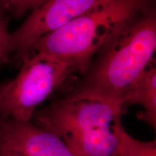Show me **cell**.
Masks as SVG:
<instances>
[{
	"label": "cell",
	"mask_w": 156,
	"mask_h": 156,
	"mask_svg": "<svg viewBox=\"0 0 156 156\" xmlns=\"http://www.w3.org/2000/svg\"><path fill=\"white\" fill-rule=\"evenodd\" d=\"M117 156H156L155 140L140 141L132 137L122 124L118 129Z\"/></svg>",
	"instance_id": "cell-8"
},
{
	"label": "cell",
	"mask_w": 156,
	"mask_h": 156,
	"mask_svg": "<svg viewBox=\"0 0 156 156\" xmlns=\"http://www.w3.org/2000/svg\"><path fill=\"white\" fill-rule=\"evenodd\" d=\"M0 156H23L0 141Z\"/></svg>",
	"instance_id": "cell-11"
},
{
	"label": "cell",
	"mask_w": 156,
	"mask_h": 156,
	"mask_svg": "<svg viewBox=\"0 0 156 156\" xmlns=\"http://www.w3.org/2000/svg\"><path fill=\"white\" fill-rule=\"evenodd\" d=\"M3 85H4V83H0V90H1V89H2V87Z\"/></svg>",
	"instance_id": "cell-12"
},
{
	"label": "cell",
	"mask_w": 156,
	"mask_h": 156,
	"mask_svg": "<svg viewBox=\"0 0 156 156\" xmlns=\"http://www.w3.org/2000/svg\"><path fill=\"white\" fill-rule=\"evenodd\" d=\"M110 0H46L15 32L11 33L15 52L24 60L41 38Z\"/></svg>",
	"instance_id": "cell-5"
},
{
	"label": "cell",
	"mask_w": 156,
	"mask_h": 156,
	"mask_svg": "<svg viewBox=\"0 0 156 156\" xmlns=\"http://www.w3.org/2000/svg\"><path fill=\"white\" fill-rule=\"evenodd\" d=\"M23 61L17 77L4 83L0 90V119L30 122L38 107L74 71L67 64L41 52Z\"/></svg>",
	"instance_id": "cell-4"
},
{
	"label": "cell",
	"mask_w": 156,
	"mask_h": 156,
	"mask_svg": "<svg viewBox=\"0 0 156 156\" xmlns=\"http://www.w3.org/2000/svg\"><path fill=\"white\" fill-rule=\"evenodd\" d=\"M0 7H2V5H1V3H0Z\"/></svg>",
	"instance_id": "cell-13"
},
{
	"label": "cell",
	"mask_w": 156,
	"mask_h": 156,
	"mask_svg": "<svg viewBox=\"0 0 156 156\" xmlns=\"http://www.w3.org/2000/svg\"><path fill=\"white\" fill-rule=\"evenodd\" d=\"M46 0H0L7 14L20 17L28 12H32L44 4Z\"/></svg>",
	"instance_id": "cell-10"
},
{
	"label": "cell",
	"mask_w": 156,
	"mask_h": 156,
	"mask_svg": "<svg viewBox=\"0 0 156 156\" xmlns=\"http://www.w3.org/2000/svg\"><path fill=\"white\" fill-rule=\"evenodd\" d=\"M0 141L23 156H77L59 136L31 121L0 119Z\"/></svg>",
	"instance_id": "cell-6"
},
{
	"label": "cell",
	"mask_w": 156,
	"mask_h": 156,
	"mask_svg": "<svg viewBox=\"0 0 156 156\" xmlns=\"http://www.w3.org/2000/svg\"><path fill=\"white\" fill-rule=\"evenodd\" d=\"M141 105L144 111L138 114L140 119L156 127V68L150 65L142 74L125 102L126 106Z\"/></svg>",
	"instance_id": "cell-7"
},
{
	"label": "cell",
	"mask_w": 156,
	"mask_h": 156,
	"mask_svg": "<svg viewBox=\"0 0 156 156\" xmlns=\"http://www.w3.org/2000/svg\"><path fill=\"white\" fill-rule=\"evenodd\" d=\"M124 107L88 99H63L36 110L31 121L59 136L77 156H117Z\"/></svg>",
	"instance_id": "cell-3"
},
{
	"label": "cell",
	"mask_w": 156,
	"mask_h": 156,
	"mask_svg": "<svg viewBox=\"0 0 156 156\" xmlns=\"http://www.w3.org/2000/svg\"><path fill=\"white\" fill-rule=\"evenodd\" d=\"M156 49L155 7L140 14L96 54L69 99L125 102Z\"/></svg>",
	"instance_id": "cell-1"
},
{
	"label": "cell",
	"mask_w": 156,
	"mask_h": 156,
	"mask_svg": "<svg viewBox=\"0 0 156 156\" xmlns=\"http://www.w3.org/2000/svg\"><path fill=\"white\" fill-rule=\"evenodd\" d=\"M153 7L155 0H110L41 38L30 53L47 54L84 75L99 51Z\"/></svg>",
	"instance_id": "cell-2"
},
{
	"label": "cell",
	"mask_w": 156,
	"mask_h": 156,
	"mask_svg": "<svg viewBox=\"0 0 156 156\" xmlns=\"http://www.w3.org/2000/svg\"><path fill=\"white\" fill-rule=\"evenodd\" d=\"M7 12L0 7V64L8 59L9 55L15 52L12 34L8 30Z\"/></svg>",
	"instance_id": "cell-9"
}]
</instances>
